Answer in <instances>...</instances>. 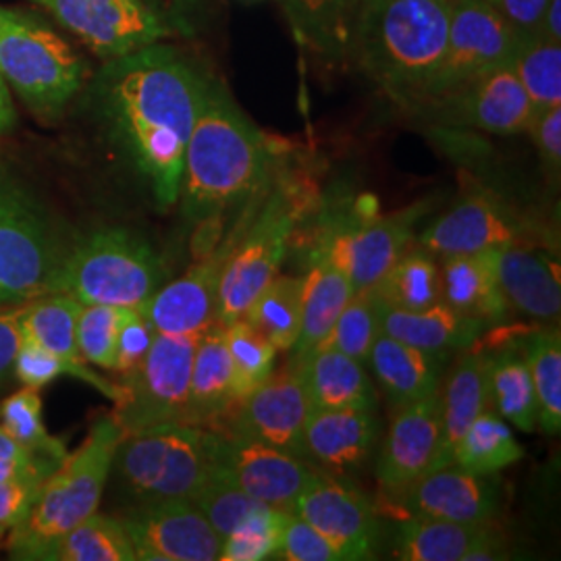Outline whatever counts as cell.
Instances as JSON below:
<instances>
[{
    "label": "cell",
    "mask_w": 561,
    "mask_h": 561,
    "mask_svg": "<svg viewBox=\"0 0 561 561\" xmlns=\"http://www.w3.org/2000/svg\"><path fill=\"white\" fill-rule=\"evenodd\" d=\"M208 76L180 48L148 44L108 59L92 85L104 134L159 210L180 201L183 157Z\"/></svg>",
    "instance_id": "cell-1"
},
{
    "label": "cell",
    "mask_w": 561,
    "mask_h": 561,
    "mask_svg": "<svg viewBox=\"0 0 561 561\" xmlns=\"http://www.w3.org/2000/svg\"><path fill=\"white\" fill-rule=\"evenodd\" d=\"M271 146L221 81L208 78L183 157L181 217L192 225L219 219L254 198L271 171Z\"/></svg>",
    "instance_id": "cell-2"
},
{
    "label": "cell",
    "mask_w": 561,
    "mask_h": 561,
    "mask_svg": "<svg viewBox=\"0 0 561 561\" xmlns=\"http://www.w3.org/2000/svg\"><path fill=\"white\" fill-rule=\"evenodd\" d=\"M451 0H366L352 59L403 104H416L447 48Z\"/></svg>",
    "instance_id": "cell-3"
},
{
    "label": "cell",
    "mask_w": 561,
    "mask_h": 561,
    "mask_svg": "<svg viewBox=\"0 0 561 561\" xmlns=\"http://www.w3.org/2000/svg\"><path fill=\"white\" fill-rule=\"evenodd\" d=\"M123 435L113 414L92 424L85 442L42 482L27 514L7 535L11 560L44 561L67 530L99 512Z\"/></svg>",
    "instance_id": "cell-4"
},
{
    "label": "cell",
    "mask_w": 561,
    "mask_h": 561,
    "mask_svg": "<svg viewBox=\"0 0 561 561\" xmlns=\"http://www.w3.org/2000/svg\"><path fill=\"white\" fill-rule=\"evenodd\" d=\"M217 431L164 422L125 433L111 466L113 486L131 505L192 502L215 466Z\"/></svg>",
    "instance_id": "cell-5"
},
{
    "label": "cell",
    "mask_w": 561,
    "mask_h": 561,
    "mask_svg": "<svg viewBox=\"0 0 561 561\" xmlns=\"http://www.w3.org/2000/svg\"><path fill=\"white\" fill-rule=\"evenodd\" d=\"M162 279L161 256L148 241L125 227H102L67 248L55 291L81 304L144 308Z\"/></svg>",
    "instance_id": "cell-6"
},
{
    "label": "cell",
    "mask_w": 561,
    "mask_h": 561,
    "mask_svg": "<svg viewBox=\"0 0 561 561\" xmlns=\"http://www.w3.org/2000/svg\"><path fill=\"white\" fill-rule=\"evenodd\" d=\"M0 76L42 119H57L85 81V60L46 23L0 7Z\"/></svg>",
    "instance_id": "cell-7"
},
{
    "label": "cell",
    "mask_w": 561,
    "mask_h": 561,
    "mask_svg": "<svg viewBox=\"0 0 561 561\" xmlns=\"http://www.w3.org/2000/svg\"><path fill=\"white\" fill-rule=\"evenodd\" d=\"M67 245L34 196L0 169V304L57 289Z\"/></svg>",
    "instance_id": "cell-8"
},
{
    "label": "cell",
    "mask_w": 561,
    "mask_h": 561,
    "mask_svg": "<svg viewBox=\"0 0 561 561\" xmlns=\"http://www.w3.org/2000/svg\"><path fill=\"white\" fill-rule=\"evenodd\" d=\"M201 335L154 333L144 362L117 385L119 396L113 416L123 433H136L164 422H183Z\"/></svg>",
    "instance_id": "cell-9"
},
{
    "label": "cell",
    "mask_w": 561,
    "mask_h": 561,
    "mask_svg": "<svg viewBox=\"0 0 561 561\" xmlns=\"http://www.w3.org/2000/svg\"><path fill=\"white\" fill-rule=\"evenodd\" d=\"M518 34L486 0H451L447 48L416 106L510 65Z\"/></svg>",
    "instance_id": "cell-10"
},
{
    "label": "cell",
    "mask_w": 561,
    "mask_h": 561,
    "mask_svg": "<svg viewBox=\"0 0 561 561\" xmlns=\"http://www.w3.org/2000/svg\"><path fill=\"white\" fill-rule=\"evenodd\" d=\"M101 59L167 41L173 25L146 0H32Z\"/></svg>",
    "instance_id": "cell-11"
},
{
    "label": "cell",
    "mask_w": 561,
    "mask_h": 561,
    "mask_svg": "<svg viewBox=\"0 0 561 561\" xmlns=\"http://www.w3.org/2000/svg\"><path fill=\"white\" fill-rule=\"evenodd\" d=\"M294 215L287 204L275 198L245 233L233 252H227L219 277L217 322L222 327L240 321L245 308L279 275L294 231Z\"/></svg>",
    "instance_id": "cell-12"
},
{
    "label": "cell",
    "mask_w": 561,
    "mask_h": 561,
    "mask_svg": "<svg viewBox=\"0 0 561 561\" xmlns=\"http://www.w3.org/2000/svg\"><path fill=\"white\" fill-rule=\"evenodd\" d=\"M141 561H215L222 539L192 502L131 505L119 516Z\"/></svg>",
    "instance_id": "cell-13"
},
{
    "label": "cell",
    "mask_w": 561,
    "mask_h": 561,
    "mask_svg": "<svg viewBox=\"0 0 561 561\" xmlns=\"http://www.w3.org/2000/svg\"><path fill=\"white\" fill-rule=\"evenodd\" d=\"M419 106L428 108L439 123L470 127L495 136L522 134L535 117L533 102L510 65L493 69Z\"/></svg>",
    "instance_id": "cell-14"
},
{
    "label": "cell",
    "mask_w": 561,
    "mask_h": 561,
    "mask_svg": "<svg viewBox=\"0 0 561 561\" xmlns=\"http://www.w3.org/2000/svg\"><path fill=\"white\" fill-rule=\"evenodd\" d=\"M215 460L252 500L285 512L294 510V503L319 472L300 456L221 431H217Z\"/></svg>",
    "instance_id": "cell-15"
},
{
    "label": "cell",
    "mask_w": 561,
    "mask_h": 561,
    "mask_svg": "<svg viewBox=\"0 0 561 561\" xmlns=\"http://www.w3.org/2000/svg\"><path fill=\"white\" fill-rule=\"evenodd\" d=\"M340 551L341 561L370 560L381 541L379 518L368 500L317 472L291 510Z\"/></svg>",
    "instance_id": "cell-16"
},
{
    "label": "cell",
    "mask_w": 561,
    "mask_h": 561,
    "mask_svg": "<svg viewBox=\"0 0 561 561\" xmlns=\"http://www.w3.org/2000/svg\"><path fill=\"white\" fill-rule=\"evenodd\" d=\"M308 414L310 401L291 364L280 373L273 370L266 381L238 401L229 414V433L301 458V435Z\"/></svg>",
    "instance_id": "cell-17"
},
{
    "label": "cell",
    "mask_w": 561,
    "mask_h": 561,
    "mask_svg": "<svg viewBox=\"0 0 561 561\" xmlns=\"http://www.w3.org/2000/svg\"><path fill=\"white\" fill-rule=\"evenodd\" d=\"M421 243L426 252L443 259L524 245V222L507 204L479 192L428 225L422 231Z\"/></svg>",
    "instance_id": "cell-18"
},
{
    "label": "cell",
    "mask_w": 561,
    "mask_h": 561,
    "mask_svg": "<svg viewBox=\"0 0 561 561\" xmlns=\"http://www.w3.org/2000/svg\"><path fill=\"white\" fill-rule=\"evenodd\" d=\"M377 463L382 489L403 491L435 468L442 445V389L396 408Z\"/></svg>",
    "instance_id": "cell-19"
},
{
    "label": "cell",
    "mask_w": 561,
    "mask_h": 561,
    "mask_svg": "<svg viewBox=\"0 0 561 561\" xmlns=\"http://www.w3.org/2000/svg\"><path fill=\"white\" fill-rule=\"evenodd\" d=\"M414 221L412 213H401L345 227L327 240L321 254L347 275L354 294L373 289L405 254Z\"/></svg>",
    "instance_id": "cell-20"
},
{
    "label": "cell",
    "mask_w": 561,
    "mask_h": 561,
    "mask_svg": "<svg viewBox=\"0 0 561 561\" xmlns=\"http://www.w3.org/2000/svg\"><path fill=\"white\" fill-rule=\"evenodd\" d=\"M405 493L410 516L484 524L497 512V486L491 474H474L456 463L428 470Z\"/></svg>",
    "instance_id": "cell-21"
},
{
    "label": "cell",
    "mask_w": 561,
    "mask_h": 561,
    "mask_svg": "<svg viewBox=\"0 0 561 561\" xmlns=\"http://www.w3.org/2000/svg\"><path fill=\"white\" fill-rule=\"evenodd\" d=\"M227 250L198 262L180 279L162 285L144 306L152 329L164 335H201L217 322L219 277Z\"/></svg>",
    "instance_id": "cell-22"
},
{
    "label": "cell",
    "mask_w": 561,
    "mask_h": 561,
    "mask_svg": "<svg viewBox=\"0 0 561 561\" xmlns=\"http://www.w3.org/2000/svg\"><path fill=\"white\" fill-rule=\"evenodd\" d=\"M393 553L403 561H482L502 558L500 533L484 524L410 516L393 539Z\"/></svg>",
    "instance_id": "cell-23"
},
{
    "label": "cell",
    "mask_w": 561,
    "mask_h": 561,
    "mask_svg": "<svg viewBox=\"0 0 561 561\" xmlns=\"http://www.w3.org/2000/svg\"><path fill=\"white\" fill-rule=\"evenodd\" d=\"M375 410H312L304 424L301 458L333 472L362 466L377 439Z\"/></svg>",
    "instance_id": "cell-24"
},
{
    "label": "cell",
    "mask_w": 561,
    "mask_h": 561,
    "mask_svg": "<svg viewBox=\"0 0 561 561\" xmlns=\"http://www.w3.org/2000/svg\"><path fill=\"white\" fill-rule=\"evenodd\" d=\"M238 405L225 327L213 322L198 340L183 422L215 431Z\"/></svg>",
    "instance_id": "cell-25"
},
{
    "label": "cell",
    "mask_w": 561,
    "mask_h": 561,
    "mask_svg": "<svg viewBox=\"0 0 561 561\" xmlns=\"http://www.w3.org/2000/svg\"><path fill=\"white\" fill-rule=\"evenodd\" d=\"M495 273L505 300L526 317L553 322L560 319L561 289L558 264L524 245L495 250Z\"/></svg>",
    "instance_id": "cell-26"
},
{
    "label": "cell",
    "mask_w": 561,
    "mask_h": 561,
    "mask_svg": "<svg viewBox=\"0 0 561 561\" xmlns=\"http://www.w3.org/2000/svg\"><path fill=\"white\" fill-rule=\"evenodd\" d=\"M294 366L312 410H375V389L360 362L337 350L314 347Z\"/></svg>",
    "instance_id": "cell-27"
},
{
    "label": "cell",
    "mask_w": 561,
    "mask_h": 561,
    "mask_svg": "<svg viewBox=\"0 0 561 561\" xmlns=\"http://www.w3.org/2000/svg\"><path fill=\"white\" fill-rule=\"evenodd\" d=\"M495 250L443 259V301L484 327L502 324L512 310L495 273Z\"/></svg>",
    "instance_id": "cell-28"
},
{
    "label": "cell",
    "mask_w": 561,
    "mask_h": 561,
    "mask_svg": "<svg viewBox=\"0 0 561 561\" xmlns=\"http://www.w3.org/2000/svg\"><path fill=\"white\" fill-rule=\"evenodd\" d=\"M482 329L481 321L461 314L447 301H437L416 312L381 304V333L431 354L447 356L454 350H463L474 343Z\"/></svg>",
    "instance_id": "cell-29"
},
{
    "label": "cell",
    "mask_w": 561,
    "mask_h": 561,
    "mask_svg": "<svg viewBox=\"0 0 561 561\" xmlns=\"http://www.w3.org/2000/svg\"><path fill=\"white\" fill-rule=\"evenodd\" d=\"M445 356L401 343L381 333L370 350L368 364L396 408L439 391Z\"/></svg>",
    "instance_id": "cell-30"
},
{
    "label": "cell",
    "mask_w": 561,
    "mask_h": 561,
    "mask_svg": "<svg viewBox=\"0 0 561 561\" xmlns=\"http://www.w3.org/2000/svg\"><path fill=\"white\" fill-rule=\"evenodd\" d=\"M301 46L327 60L352 57L360 0H283Z\"/></svg>",
    "instance_id": "cell-31"
},
{
    "label": "cell",
    "mask_w": 561,
    "mask_h": 561,
    "mask_svg": "<svg viewBox=\"0 0 561 561\" xmlns=\"http://www.w3.org/2000/svg\"><path fill=\"white\" fill-rule=\"evenodd\" d=\"M491 403L486 356L466 354L442 391V445L435 468L454 463V449L474 419ZM433 468V470H435Z\"/></svg>",
    "instance_id": "cell-32"
},
{
    "label": "cell",
    "mask_w": 561,
    "mask_h": 561,
    "mask_svg": "<svg viewBox=\"0 0 561 561\" xmlns=\"http://www.w3.org/2000/svg\"><path fill=\"white\" fill-rule=\"evenodd\" d=\"M354 296L352 280L341 271L337 264L319 254L312 268L304 277V312H301L300 340L294 352L296 358L308 354L321 343L333 324L340 319L343 308Z\"/></svg>",
    "instance_id": "cell-33"
},
{
    "label": "cell",
    "mask_w": 561,
    "mask_h": 561,
    "mask_svg": "<svg viewBox=\"0 0 561 561\" xmlns=\"http://www.w3.org/2000/svg\"><path fill=\"white\" fill-rule=\"evenodd\" d=\"M304 277L275 275L243 312V321L271 341L277 352L296 347L301 333Z\"/></svg>",
    "instance_id": "cell-34"
},
{
    "label": "cell",
    "mask_w": 561,
    "mask_h": 561,
    "mask_svg": "<svg viewBox=\"0 0 561 561\" xmlns=\"http://www.w3.org/2000/svg\"><path fill=\"white\" fill-rule=\"evenodd\" d=\"M486 377L491 401L503 421L526 433L535 431L539 426V408L524 350L510 347L486 358Z\"/></svg>",
    "instance_id": "cell-35"
},
{
    "label": "cell",
    "mask_w": 561,
    "mask_h": 561,
    "mask_svg": "<svg viewBox=\"0 0 561 561\" xmlns=\"http://www.w3.org/2000/svg\"><path fill=\"white\" fill-rule=\"evenodd\" d=\"M81 304L67 291H53L30 301L21 321V333L25 340L38 343L44 350L57 354L65 360H81L78 347V317Z\"/></svg>",
    "instance_id": "cell-36"
},
{
    "label": "cell",
    "mask_w": 561,
    "mask_h": 561,
    "mask_svg": "<svg viewBox=\"0 0 561 561\" xmlns=\"http://www.w3.org/2000/svg\"><path fill=\"white\" fill-rule=\"evenodd\" d=\"M136 549L119 516L92 514L55 542L44 561H136Z\"/></svg>",
    "instance_id": "cell-37"
},
{
    "label": "cell",
    "mask_w": 561,
    "mask_h": 561,
    "mask_svg": "<svg viewBox=\"0 0 561 561\" xmlns=\"http://www.w3.org/2000/svg\"><path fill=\"white\" fill-rule=\"evenodd\" d=\"M522 456L524 449L507 422L486 408L461 435L454 449V463L474 474H495Z\"/></svg>",
    "instance_id": "cell-38"
},
{
    "label": "cell",
    "mask_w": 561,
    "mask_h": 561,
    "mask_svg": "<svg viewBox=\"0 0 561 561\" xmlns=\"http://www.w3.org/2000/svg\"><path fill=\"white\" fill-rule=\"evenodd\" d=\"M382 306L416 312L443 300L442 271L431 252H410L373 287Z\"/></svg>",
    "instance_id": "cell-39"
},
{
    "label": "cell",
    "mask_w": 561,
    "mask_h": 561,
    "mask_svg": "<svg viewBox=\"0 0 561 561\" xmlns=\"http://www.w3.org/2000/svg\"><path fill=\"white\" fill-rule=\"evenodd\" d=\"M522 350L537 393L539 426L547 435H558L561 428L560 329H537L524 340Z\"/></svg>",
    "instance_id": "cell-40"
},
{
    "label": "cell",
    "mask_w": 561,
    "mask_h": 561,
    "mask_svg": "<svg viewBox=\"0 0 561 561\" xmlns=\"http://www.w3.org/2000/svg\"><path fill=\"white\" fill-rule=\"evenodd\" d=\"M510 67L533 102L535 113L561 104V44L539 34L516 42Z\"/></svg>",
    "instance_id": "cell-41"
},
{
    "label": "cell",
    "mask_w": 561,
    "mask_h": 561,
    "mask_svg": "<svg viewBox=\"0 0 561 561\" xmlns=\"http://www.w3.org/2000/svg\"><path fill=\"white\" fill-rule=\"evenodd\" d=\"M192 503L201 510L221 539L229 537L238 526L256 516L264 507V503L252 500L217 460Z\"/></svg>",
    "instance_id": "cell-42"
},
{
    "label": "cell",
    "mask_w": 561,
    "mask_h": 561,
    "mask_svg": "<svg viewBox=\"0 0 561 561\" xmlns=\"http://www.w3.org/2000/svg\"><path fill=\"white\" fill-rule=\"evenodd\" d=\"M381 335V301L375 289L356 291L343 308L329 335L317 347L337 350L341 354L368 364L375 340Z\"/></svg>",
    "instance_id": "cell-43"
},
{
    "label": "cell",
    "mask_w": 561,
    "mask_h": 561,
    "mask_svg": "<svg viewBox=\"0 0 561 561\" xmlns=\"http://www.w3.org/2000/svg\"><path fill=\"white\" fill-rule=\"evenodd\" d=\"M225 343L231 360L233 391L241 401L273 375L277 347L243 319L225 327Z\"/></svg>",
    "instance_id": "cell-44"
},
{
    "label": "cell",
    "mask_w": 561,
    "mask_h": 561,
    "mask_svg": "<svg viewBox=\"0 0 561 561\" xmlns=\"http://www.w3.org/2000/svg\"><path fill=\"white\" fill-rule=\"evenodd\" d=\"M0 426L32 454L62 461L65 443L53 437L42 421V398L38 389L23 387L0 403Z\"/></svg>",
    "instance_id": "cell-45"
},
{
    "label": "cell",
    "mask_w": 561,
    "mask_h": 561,
    "mask_svg": "<svg viewBox=\"0 0 561 561\" xmlns=\"http://www.w3.org/2000/svg\"><path fill=\"white\" fill-rule=\"evenodd\" d=\"M76 377L80 381L90 382L96 389L111 400H117L119 387L104 381L94 370L88 368V364H78V362L65 360L57 354L48 352L41 347L34 341L21 340L18 356H15V366H13V377L23 385V387H34L41 391L48 382L57 381L59 377Z\"/></svg>",
    "instance_id": "cell-46"
},
{
    "label": "cell",
    "mask_w": 561,
    "mask_h": 561,
    "mask_svg": "<svg viewBox=\"0 0 561 561\" xmlns=\"http://www.w3.org/2000/svg\"><path fill=\"white\" fill-rule=\"evenodd\" d=\"M134 308L108 304H83L78 317L81 360L104 370H115V352L121 327Z\"/></svg>",
    "instance_id": "cell-47"
},
{
    "label": "cell",
    "mask_w": 561,
    "mask_h": 561,
    "mask_svg": "<svg viewBox=\"0 0 561 561\" xmlns=\"http://www.w3.org/2000/svg\"><path fill=\"white\" fill-rule=\"evenodd\" d=\"M287 512L264 505L256 516L243 522L222 539L221 561H261L275 558Z\"/></svg>",
    "instance_id": "cell-48"
},
{
    "label": "cell",
    "mask_w": 561,
    "mask_h": 561,
    "mask_svg": "<svg viewBox=\"0 0 561 561\" xmlns=\"http://www.w3.org/2000/svg\"><path fill=\"white\" fill-rule=\"evenodd\" d=\"M275 558L287 561H341L340 551L312 524L301 520L294 512H287L285 516Z\"/></svg>",
    "instance_id": "cell-49"
},
{
    "label": "cell",
    "mask_w": 561,
    "mask_h": 561,
    "mask_svg": "<svg viewBox=\"0 0 561 561\" xmlns=\"http://www.w3.org/2000/svg\"><path fill=\"white\" fill-rule=\"evenodd\" d=\"M59 463L32 454L0 426V482L46 481Z\"/></svg>",
    "instance_id": "cell-50"
},
{
    "label": "cell",
    "mask_w": 561,
    "mask_h": 561,
    "mask_svg": "<svg viewBox=\"0 0 561 561\" xmlns=\"http://www.w3.org/2000/svg\"><path fill=\"white\" fill-rule=\"evenodd\" d=\"M154 329L148 321L144 308H134L129 317L123 322L117 340V352H115V370L121 377L131 375L140 366L152 341H154Z\"/></svg>",
    "instance_id": "cell-51"
},
{
    "label": "cell",
    "mask_w": 561,
    "mask_h": 561,
    "mask_svg": "<svg viewBox=\"0 0 561 561\" xmlns=\"http://www.w3.org/2000/svg\"><path fill=\"white\" fill-rule=\"evenodd\" d=\"M537 148L542 169L553 181L560 180L561 171V104L535 113L526 129Z\"/></svg>",
    "instance_id": "cell-52"
},
{
    "label": "cell",
    "mask_w": 561,
    "mask_h": 561,
    "mask_svg": "<svg viewBox=\"0 0 561 561\" xmlns=\"http://www.w3.org/2000/svg\"><path fill=\"white\" fill-rule=\"evenodd\" d=\"M30 301L0 304V387L7 385L13 377L15 356L23 340L21 321L25 317Z\"/></svg>",
    "instance_id": "cell-53"
},
{
    "label": "cell",
    "mask_w": 561,
    "mask_h": 561,
    "mask_svg": "<svg viewBox=\"0 0 561 561\" xmlns=\"http://www.w3.org/2000/svg\"><path fill=\"white\" fill-rule=\"evenodd\" d=\"M44 481L0 482V539L7 537L27 514Z\"/></svg>",
    "instance_id": "cell-54"
},
{
    "label": "cell",
    "mask_w": 561,
    "mask_h": 561,
    "mask_svg": "<svg viewBox=\"0 0 561 561\" xmlns=\"http://www.w3.org/2000/svg\"><path fill=\"white\" fill-rule=\"evenodd\" d=\"M514 32L522 36H533L539 30L545 7L549 0H486Z\"/></svg>",
    "instance_id": "cell-55"
},
{
    "label": "cell",
    "mask_w": 561,
    "mask_h": 561,
    "mask_svg": "<svg viewBox=\"0 0 561 561\" xmlns=\"http://www.w3.org/2000/svg\"><path fill=\"white\" fill-rule=\"evenodd\" d=\"M162 20L169 21L175 32L190 34L192 20L202 7V0H146Z\"/></svg>",
    "instance_id": "cell-56"
},
{
    "label": "cell",
    "mask_w": 561,
    "mask_h": 561,
    "mask_svg": "<svg viewBox=\"0 0 561 561\" xmlns=\"http://www.w3.org/2000/svg\"><path fill=\"white\" fill-rule=\"evenodd\" d=\"M537 34L545 41L561 44V0L547 2Z\"/></svg>",
    "instance_id": "cell-57"
},
{
    "label": "cell",
    "mask_w": 561,
    "mask_h": 561,
    "mask_svg": "<svg viewBox=\"0 0 561 561\" xmlns=\"http://www.w3.org/2000/svg\"><path fill=\"white\" fill-rule=\"evenodd\" d=\"M15 121H18V115H15V106H13V99H11V90L0 76V134L13 129Z\"/></svg>",
    "instance_id": "cell-58"
},
{
    "label": "cell",
    "mask_w": 561,
    "mask_h": 561,
    "mask_svg": "<svg viewBox=\"0 0 561 561\" xmlns=\"http://www.w3.org/2000/svg\"><path fill=\"white\" fill-rule=\"evenodd\" d=\"M362 4H364V2H366V0H360Z\"/></svg>",
    "instance_id": "cell-59"
}]
</instances>
